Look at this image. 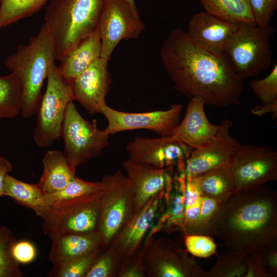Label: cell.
Returning a JSON list of instances; mask_svg holds the SVG:
<instances>
[{"label": "cell", "mask_w": 277, "mask_h": 277, "mask_svg": "<svg viewBox=\"0 0 277 277\" xmlns=\"http://www.w3.org/2000/svg\"><path fill=\"white\" fill-rule=\"evenodd\" d=\"M161 58L174 89L186 96L220 108L240 104L243 80L227 58L196 45L181 28L172 30L165 40Z\"/></svg>", "instance_id": "6da1fadb"}, {"label": "cell", "mask_w": 277, "mask_h": 277, "mask_svg": "<svg viewBox=\"0 0 277 277\" xmlns=\"http://www.w3.org/2000/svg\"><path fill=\"white\" fill-rule=\"evenodd\" d=\"M210 236L227 250L263 256L277 250V192L264 186L234 193L221 203Z\"/></svg>", "instance_id": "7a4b0ae2"}, {"label": "cell", "mask_w": 277, "mask_h": 277, "mask_svg": "<svg viewBox=\"0 0 277 277\" xmlns=\"http://www.w3.org/2000/svg\"><path fill=\"white\" fill-rule=\"evenodd\" d=\"M55 57L51 37L44 24L26 45L20 44L4 60L6 67L16 75L22 87L21 114L27 118L36 114L42 89Z\"/></svg>", "instance_id": "3957f363"}, {"label": "cell", "mask_w": 277, "mask_h": 277, "mask_svg": "<svg viewBox=\"0 0 277 277\" xmlns=\"http://www.w3.org/2000/svg\"><path fill=\"white\" fill-rule=\"evenodd\" d=\"M105 0H50L45 25L53 42L56 61L67 54L98 27Z\"/></svg>", "instance_id": "277c9868"}, {"label": "cell", "mask_w": 277, "mask_h": 277, "mask_svg": "<svg viewBox=\"0 0 277 277\" xmlns=\"http://www.w3.org/2000/svg\"><path fill=\"white\" fill-rule=\"evenodd\" d=\"M274 28L240 23L226 42L223 54L243 80L254 77L271 65L270 40Z\"/></svg>", "instance_id": "5b68a950"}, {"label": "cell", "mask_w": 277, "mask_h": 277, "mask_svg": "<svg viewBox=\"0 0 277 277\" xmlns=\"http://www.w3.org/2000/svg\"><path fill=\"white\" fill-rule=\"evenodd\" d=\"M104 190L100 199L97 231L102 249L109 247L134 213L132 185L120 169L104 175Z\"/></svg>", "instance_id": "8992f818"}, {"label": "cell", "mask_w": 277, "mask_h": 277, "mask_svg": "<svg viewBox=\"0 0 277 277\" xmlns=\"http://www.w3.org/2000/svg\"><path fill=\"white\" fill-rule=\"evenodd\" d=\"M47 78L33 132L34 142L40 148L48 147L61 138L67 107L74 100L72 83L62 76L55 63L51 66Z\"/></svg>", "instance_id": "52a82bcc"}, {"label": "cell", "mask_w": 277, "mask_h": 277, "mask_svg": "<svg viewBox=\"0 0 277 277\" xmlns=\"http://www.w3.org/2000/svg\"><path fill=\"white\" fill-rule=\"evenodd\" d=\"M109 136L105 129L97 127L96 120H85L73 101L69 103L61 138L64 144L63 154L73 170L100 155L108 146Z\"/></svg>", "instance_id": "ba28073f"}, {"label": "cell", "mask_w": 277, "mask_h": 277, "mask_svg": "<svg viewBox=\"0 0 277 277\" xmlns=\"http://www.w3.org/2000/svg\"><path fill=\"white\" fill-rule=\"evenodd\" d=\"M146 276L205 277L206 271L179 243L148 238L140 250Z\"/></svg>", "instance_id": "9c48e42d"}, {"label": "cell", "mask_w": 277, "mask_h": 277, "mask_svg": "<svg viewBox=\"0 0 277 277\" xmlns=\"http://www.w3.org/2000/svg\"><path fill=\"white\" fill-rule=\"evenodd\" d=\"M234 192L277 180V152L269 146L240 144L231 160Z\"/></svg>", "instance_id": "30bf717a"}, {"label": "cell", "mask_w": 277, "mask_h": 277, "mask_svg": "<svg viewBox=\"0 0 277 277\" xmlns=\"http://www.w3.org/2000/svg\"><path fill=\"white\" fill-rule=\"evenodd\" d=\"M101 194L84 197L56 207H46L42 218L43 231L50 235L84 234L97 231Z\"/></svg>", "instance_id": "8fae6325"}, {"label": "cell", "mask_w": 277, "mask_h": 277, "mask_svg": "<svg viewBox=\"0 0 277 277\" xmlns=\"http://www.w3.org/2000/svg\"><path fill=\"white\" fill-rule=\"evenodd\" d=\"M144 28L138 12L125 0H105L98 24L101 57L109 61L121 40L137 38Z\"/></svg>", "instance_id": "7c38bea8"}, {"label": "cell", "mask_w": 277, "mask_h": 277, "mask_svg": "<svg viewBox=\"0 0 277 277\" xmlns=\"http://www.w3.org/2000/svg\"><path fill=\"white\" fill-rule=\"evenodd\" d=\"M182 105L174 104L165 110L126 112L114 109L105 103L101 113L108 124L104 129L109 135L124 131L146 129L160 136H171L180 123Z\"/></svg>", "instance_id": "4fadbf2b"}, {"label": "cell", "mask_w": 277, "mask_h": 277, "mask_svg": "<svg viewBox=\"0 0 277 277\" xmlns=\"http://www.w3.org/2000/svg\"><path fill=\"white\" fill-rule=\"evenodd\" d=\"M126 150L132 162L165 168L176 164L181 167L192 149L172 136H136Z\"/></svg>", "instance_id": "5bb4252c"}, {"label": "cell", "mask_w": 277, "mask_h": 277, "mask_svg": "<svg viewBox=\"0 0 277 277\" xmlns=\"http://www.w3.org/2000/svg\"><path fill=\"white\" fill-rule=\"evenodd\" d=\"M232 122L226 118L219 124L212 141L206 146L192 149L186 160L188 174L194 175L229 165L240 143L231 135Z\"/></svg>", "instance_id": "9a60e30c"}, {"label": "cell", "mask_w": 277, "mask_h": 277, "mask_svg": "<svg viewBox=\"0 0 277 277\" xmlns=\"http://www.w3.org/2000/svg\"><path fill=\"white\" fill-rule=\"evenodd\" d=\"M107 60L100 57L72 83L74 100L90 114L101 113L111 82Z\"/></svg>", "instance_id": "2e32d148"}, {"label": "cell", "mask_w": 277, "mask_h": 277, "mask_svg": "<svg viewBox=\"0 0 277 277\" xmlns=\"http://www.w3.org/2000/svg\"><path fill=\"white\" fill-rule=\"evenodd\" d=\"M239 24L222 21L205 11L194 14L187 24L186 35L196 45L218 56Z\"/></svg>", "instance_id": "e0dca14e"}, {"label": "cell", "mask_w": 277, "mask_h": 277, "mask_svg": "<svg viewBox=\"0 0 277 277\" xmlns=\"http://www.w3.org/2000/svg\"><path fill=\"white\" fill-rule=\"evenodd\" d=\"M163 193L152 196L142 209L134 213L113 239L110 245L116 249L121 260L133 256L140 250L157 213Z\"/></svg>", "instance_id": "ac0fdd59"}, {"label": "cell", "mask_w": 277, "mask_h": 277, "mask_svg": "<svg viewBox=\"0 0 277 277\" xmlns=\"http://www.w3.org/2000/svg\"><path fill=\"white\" fill-rule=\"evenodd\" d=\"M205 105L201 99L191 98L183 119L171 136L192 149L203 147L211 142L219 128V125L213 124L208 120Z\"/></svg>", "instance_id": "d6986e66"}, {"label": "cell", "mask_w": 277, "mask_h": 277, "mask_svg": "<svg viewBox=\"0 0 277 277\" xmlns=\"http://www.w3.org/2000/svg\"><path fill=\"white\" fill-rule=\"evenodd\" d=\"M122 166L132 185L134 213L142 209L152 196L163 192L168 182L165 168L135 163L128 159L123 161Z\"/></svg>", "instance_id": "ffe728a7"}, {"label": "cell", "mask_w": 277, "mask_h": 277, "mask_svg": "<svg viewBox=\"0 0 277 277\" xmlns=\"http://www.w3.org/2000/svg\"><path fill=\"white\" fill-rule=\"evenodd\" d=\"M49 235L51 241L49 259L53 265L67 262L102 248L97 230L84 234H51Z\"/></svg>", "instance_id": "44dd1931"}, {"label": "cell", "mask_w": 277, "mask_h": 277, "mask_svg": "<svg viewBox=\"0 0 277 277\" xmlns=\"http://www.w3.org/2000/svg\"><path fill=\"white\" fill-rule=\"evenodd\" d=\"M101 41L98 28L67 54L57 67L62 76L72 83L90 65L101 57Z\"/></svg>", "instance_id": "7402d4cb"}, {"label": "cell", "mask_w": 277, "mask_h": 277, "mask_svg": "<svg viewBox=\"0 0 277 277\" xmlns=\"http://www.w3.org/2000/svg\"><path fill=\"white\" fill-rule=\"evenodd\" d=\"M201 195L221 203L234 192V183L229 165H224L194 175H189Z\"/></svg>", "instance_id": "603a6c76"}, {"label": "cell", "mask_w": 277, "mask_h": 277, "mask_svg": "<svg viewBox=\"0 0 277 277\" xmlns=\"http://www.w3.org/2000/svg\"><path fill=\"white\" fill-rule=\"evenodd\" d=\"M42 162L43 172L38 184L44 194L62 190L76 176L63 152L49 150Z\"/></svg>", "instance_id": "cb8c5ba5"}, {"label": "cell", "mask_w": 277, "mask_h": 277, "mask_svg": "<svg viewBox=\"0 0 277 277\" xmlns=\"http://www.w3.org/2000/svg\"><path fill=\"white\" fill-rule=\"evenodd\" d=\"M207 13L235 24L255 25L249 0H199Z\"/></svg>", "instance_id": "d4e9b609"}, {"label": "cell", "mask_w": 277, "mask_h": 277, "mask_svg": "<svg viewBox=\"0 0 277 277\" xmlns=\"http://www.w3.org/2000/svg\"><path fill=\"white\" fill-rule=\"evenodd\" d=\"M4 195L32 209L42 218L45 215L46 207L43 200L44 194L38 183H25L8 174L5 181Z\"/></svg>", "instance_id": "484cf974"}, {"label": "cell", "mask_w": 277, "mask_h": 277, "mask_svg": "<svg viewBox=\"0 0 277 277\" xmlns=\"http://www.w3.org/2000/svg\"><path fill=\"white\" fill-rule=\"evenodd\" d=\"M104 185L100 182H88L73 177L62 190L44 194V203L46 207H56L84 197L102 193Z\"/></svg>", "instance_id": "4316f807"}, {"label": "cell", "mask_w": 277, "mask_h": 277, "mask_svg": "<svg viewBox=\"0 0 277 277\" xmlns=\"http://www.w3.org/2000/svg\"><path fill=\"white\" fill-rule=\"evenodd\" d=\"M22 87L13 73L0 76V118H14L21 112Z\"/></svg>", "instance_id": "83f0119b"}, {"label": "cell", "mask_w": 277, "mask_h": 277, "mask_svg": "<svg viewBox=\"0 0 277 277\" xmlns=\"http://www.w3.org/2000/svg\"><path fill=\"white\" fill-rule=\"evenodd\" d=\"M50 0H0V29L29 17Z\"/></svg>", "instance_id": "f1b7e54d"}, {"label": "cell", "mask_w": 277, "mask_h": 277, "mask_svg": "<svg viewBox=\"0 0 277 277\" xmlns=\"http://www.w3.org/2000/svg\"><path fill=\"white\" fill-rule=\"evenodd\" d=\"M249 255L227 250L219 256L212 267L206 271L205 277H245Z\"/></svg>", "instance_id": "f546056e"}, {"label": "cell", "mask_w": 277, "mask_h": 277, "mask_svg": "<svg viewBox=\"0 0 277 277\" xmlns=\"http://www.w3.org/2000/svg\"><path fill=\"white\" fill-rule=\"evenodd\" d=\"M11 230L0 226V277H22L23 273L19 264L12 253L16 242Z\"/></svg>", "instance_id": "4dcf8cb0"}, {"label": "cell", "mask_w": 277, "mask_h": 277, "mask_svg": "<svg viewBox=\"0 0 277 277\" xmlns=\"http://www.w3.org/2000/svg\"><path fill=\"white\" fill-rule=\"evenodd\" d=\"M121 259L112 245L102 249L85 277H117Z\"/></svg>", "instance_id": "1f68e13d"}, {"label": "cell", "mask_w": 277, "mask_h": 277, "mask_svg": "<svg viewBox=\"0 0 277 277\" xmlns=\"http://www.w3.org/2000/svg\"><path fill=\"white\" fill-rule=\"evenodd\" d=\"M102 250V248H99L67 262L54 265L49 273V276L85 277V274Z\"/></svg>", "instance_id": "d6a6232c"}, {"label": "cell", "mask_w": 277, "mask_h": 277, "mask_svg": "<svg viewBox=\"0 0 277 277\" xmlns=\"http://www.w3.org/2000/svg\"><path fill=\"white\" fill-rule=\"evenodd\" d=\"M202 196V204L197 217L188 234H200L210 236L211 227L221 203Z\"/></svg>", "instance_id": "836d02e7"}, {"label": "cell", "mask_w": 277, "mask_h": 277, "mask_svg": "<svg viewBox=\"0 0 277 277\" xmlns=\"http://www.w3.org/2000/svg\"><path fill=\"white\" fill-rule=\"evenodd\" d=\"M250 87L262 104L277 100V64L273 66L269 74L264 78L252 80Z\"/></svg>", "instance_id": "e575fe53"}, {"label": "cell", "mask_w": 277, "mask_h": 277, "mask_svg": "<svg viewBox=\"0 0 277 277\" xmlns=\"http://www.w3.org/2000/svg\"><path fill=\"white\" fill-rule=\"evenodd\" d=\"M184 242L187 251L195 256L208 258L216 251V246L210 236L188 234Z\"/></svg>", "instance_id": "d590c367"}, {"label": "cell", "mask_w": 277, "mask_h": 277, "mask_svg": "<svg viewBox=\"0 0 277 277\" xmlns=\"http://www.w3.org/2000/svg\"><path fill=\"white\" fill-rule=\"evenodd\" d=\"M255 25H269L277 9V0H249Z\"/></svg>", "instance_id": "8d00e7d4"}, {"label": "cell", "mask_w": 277, "mask_h": 277, "mask_svg": "<svg viewBox=\"0 0 277 277\" xmlns=\"http://www.w3.org/2000/svg\"><path fill=\"white\" fill-rule=\"evenodd\" d=\"M117 277H146L140 251L121 261Z\"/></svg>", "instance_id": "74e56055"}, {"label": "cell", "mask_w": 277, "mask_h": 277, "mask_svg": "<svg viewBox=\"0 0 277 277\" xmlns=\"http://www.w3.org/2000/svg\"><path fill=\"white\" fill-rule=\"evenodd\" d=\"M14 258L19 264H27L36 257V251L33 244L28 241L16 242L13 247Z\"/></svg>", "instance_id": "f35d334b"}, {"label": "cell", "mask_w": 277, "mask_h": 277, "mask_svg": "<svg viewBox=\"0 0 277 277\" xmlns=\"http://www.w3.org/2000/svg\"><path fill=\"white\" fill-rule=\"evenodd\" d=\"M265 268L264 256L249 255L248 268L245 277H272Z\"/></svg>", "instance_id": "ab89813d"}, {"label": "cell", "mask_w": 277, "mask_h": 277, "mask_svg": "<svg viewBox=\"0 0 277 277\" xmlns=\"http://www.w3.org/2000/svg\"><path fill=\"white\" fill-rule=\"evenodd\" d=\"M251 113L257 116H261L268 113L272 114L273 119L277 117V100L266 104L256 106L250 110Z\"/></svg>", "instance_id": "60d3db41"}, {"label": "cell", "mask_w": 277, "mask_h": 277, "mask_svg": "<svg viewBox=\"0 0 277 277\" xmlns=\"http://www.w3.org/2000/svg\"><path fill=\"white\" fill-rule=\"evenodd\" d=\"M13 169L11 163L5 157L0 156V196L4 195L6 177Z\"/></svg>", "instance_id": "b9f144b4"}, {"label": "cell", "mask_w": 277, "mask_h": 277, "mask_svg": "<svg viewBox=\"0 0 277 277\" xmlns=\"http://www.w3.org/2000/svg\"><path fill=\"white\" fill-rule=\"evenodd\" d=\"M276 256L277 250H274L268 253L264 258V260H267V263L271 270V273L273 274L274 276H276L277 274Z\"/></svg>", "instance_id": "7bdbcfd3"}, {"label": "cell", "mask_w": 277, "mask_h": 277, "mask_svg": "<svg viewBox=\"0 0 277 277\" xmlns=\"http://www.w3.org/2000/svg\"><path fill=\"white\" fill-rule=\"evenodd\" d=\"M125 1L128 3V4L130 5V6L134 11H138L136 8L135 0H125Z\"/></svg>", "instance_id": "ee69618b"}]
</instances>
